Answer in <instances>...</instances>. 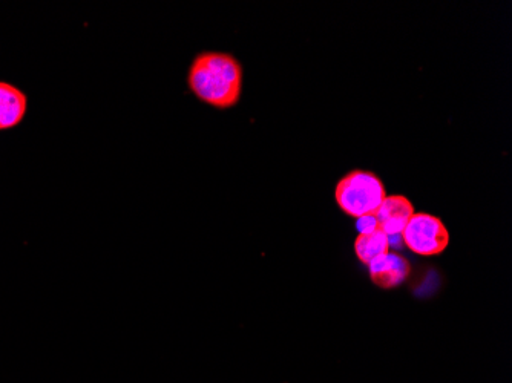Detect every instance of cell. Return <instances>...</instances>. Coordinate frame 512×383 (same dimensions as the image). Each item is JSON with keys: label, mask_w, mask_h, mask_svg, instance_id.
Instances as JSON below:
<instances>
[{"label": "cell", "mask_w": 512, "mask_h": 383, "mask_svg": "<svg viewBox=\"0 0 512 383\" xmlns=\"http://www.w3.org/2000/svg\"><path fill=\"white\" fill-rule=\"evenodd\" d=\"M188 82L191 91L207 105L232 108L243 91V68L229 54L203 53L192 62Z\"/></svg>", "instance_id": "obj_1"}, {"label": "cell", "mask_w": 512, "mask_h": 383, "mask_svg": "<svg viewBox=\"0 0 512 383\" xmlns=\"http://www.w3.org/2000/svg\"><path fill=\"white\" fill-rule=\"evenodd\" d=\"M385 187L378 175L353 171L341 178L335 190L336 203L350 217H370L384 203Z\"/></svg>", "instance_id": "obj_2"}, {"label": "cell", "mask_w": 512, "mask_h": 383, "mask_svg": "<svg viewBox=\"0 0 512 383\" xmlns=\"http://www.w3.org/2000/svg\"><path fill=\"white\" fill-rule=\"evenodd\" d=\"M401 236L405 246L421 256L440 255L450 244L447 227L430 213H414Z\"/></svg>", "instance_id": "obj_3"}, {"label": "cell", "mask_w": 512, "mask_h": 383, "mask_svg": "<svg viewBox=\"0 0 512 383\" xmlns=\"http://www.w3.org/2000/svg\"><path fill=\"white\" fill-rule=\"evenodd\" d=\"M371 281L381 289L398 287L410 276V262L399 253L388 252L368 264Z\"/></svg>", "instance_id": "obj_4"}, {"label": "cell", "mask_w": 512, "mask_h": 383, "mask_svg": "<svg viewBox=\"0 0 512 383\" xmlns=\"http://www.w3.org/2000/svg\"><path fill=\"white\" fill-rule=\"evenodd\" d=\"M414 213L416 212H414L413 204L408 198L393 195V197H385L384 203L375 213V217L379 229L388 238H394V236L401 235Z\"/></svg>", "instance_id": "obj_5"}, {"label": "cell", "mask_w": 512, "mask_h": 383, "mask_svg": "<svg viewBox=\"0 0 512 383\" xmlns=\"http://www.w3.org/2000/svg\"><path fill=\"white\" fill-rule=\"evenodd\" d=\"M27 109V95L16 86L0 82V131L19 125Z\"/></svg>", "instance_id": "obj_6"}, {"label": "cell", "mask_w": 512, "mask_h": 383, "mask_svg": "<svg viewBox=\"0 0 512 383\" xmlns=\"http://www.w3.org/2000/svg\"><path fill=\"white\" fill-rule=\"evenodd\" d=\"M390 238L381 229L359 235L355 241V253L359 261L368 266L373 259L390 252Z\"/></svg>", "instance_id": "obj_7"}, {"label": "cell", "mask_w": 512, "mask_h": 383, "mask_svg": "<svg viewBox=\"0 0 512 383\" xmlns=\"http://www.w3.org/2000/svg\"><path fill=\"white\" fill-rule=\"evenodd\" d=\"M356 227H358L359 235H365V233H373L376 232V230H379L378 221H376L375 215L358 218Z\"/></svg>", "instance_id": "obj_8"}]
</instances>
